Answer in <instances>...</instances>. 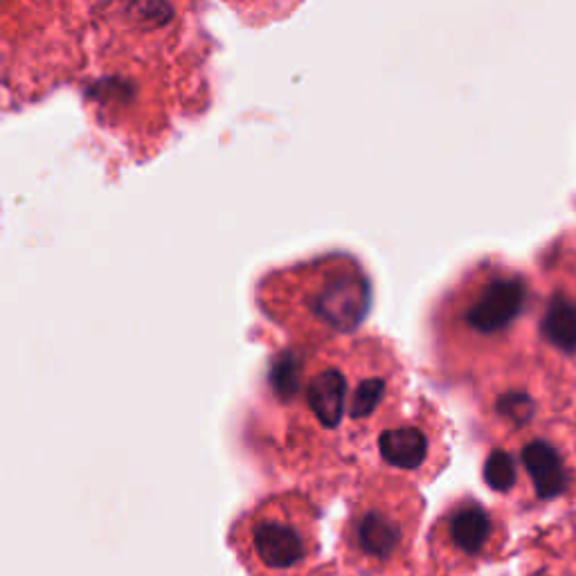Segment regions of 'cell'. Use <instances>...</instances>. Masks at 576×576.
Instances as JSON below:
<instances>
[{"label":"cell","instance_id":"cell-3","mask_svg":"<svg viewBox=\"0 0 576 576\" xmlns=\"http://www.w3.org/2000/svg\"><path fill=\"white\" fill-rule=\"evenodd\" d=\"M426 503L420 484L365 468L347 501L338 556L358 576H415V545Z\"/></svg>","mask_w":576,"mask_h":576},{"label":"cell","instance_id":"cell-4","mask_svg":"<svg viewBox=\"0 0 576 576\" xmlns=\"http://www.w3.org/2000/svg\"><path fill=\"white\" fill-rule=\"evenodd\" d=\"M228 545L249 576H300L320 556V507L304 488L273 493L243 509Z\"/></svg>","mask_w":576,"mask_h":576},{"label":"cell","instance_id":"cell-2","mask_svg":"<svg viewBox=\"0 0 576 576\" xmlns=\"http://www.w3.org/2000/svg\"><path fill=\"white\" fill-rule=\"evenodd\" d=\"M255 304L289 345H324L358 332L372 309V280L354 255L326 253L266 273Z\"/></svg>","mask_w":576,"mask_h":576},{"label":"cell","instance_id":"cell-5","mask_svg":"<svg viewBox=\"0 0 576 576\" xmlns=\"http://www.w3.org/2000/svg\"><path fill=\"white\" fill-rule=\"evenodd\" d=\"M444 420L424 394L410 396L378 428L367 466L428 484L446 466Z\"/></svg>","mask_w":576,"mask_h":576},{"label":"cell","instance_id":"cell-10","mask_svg":"<svg viewBox=\"0 0 576 576\" xmlns=\"http://www.w3.org/2000/svg\"><path fill=\"white\" fill-rule=\"evenodd\" d=\"M484 482L491 491L496 493H509L518 482V468L512 453L496 448L491 451L484 462Z\"/></svg>","mask_w":576,"mask_h":576},{"label":"cell","instance_id":"cell-6","mask_svg":"<svg viewBox=\"0 0 576 576\" xmlns=\"http://www.w3.org/2000/svg\"><path fill=\"white\" fill-rule=\"evenodd\" d=\"M527 304V284L514 275L484 277L475 289L453 291L435 311V343L459 334L493 338L509 332Z\"/></svg>","mask_w":576,"mask_h":576},{"label":"cell","instance_id":"cell-8","mask_svg":"<svg viewBox=\"0 0 576 576\" xmlns=\"http://www.w3.org/2000/svg\"><path fill=\"white\" fill-rule=\"evenodd\" d=\"M540 332L556 350L576 354V302L563 293H556L547 304Z\"/></svg>","mask_w":576,"mask_h":576},{"label":"cell","instance_id":"cell-11","mask_svg":"<svg viewBox=\"0 0 576 576\" xmlns=\"http://www.w3.org/2000/svg\"><path fill=\"white\" fill-rule=\"evenodd\" d=\"M496 415L521 428L534 417V401L525 392H505L496 401Z\"/></svg>","mask_w":576,"mask_h":576},{"label":"cell","instance_id":"cell-9","mask_svg":"<svg viewBox=\"0 0 576 576\" xmlns=\"http://www.w3.org/2000/svg\"><path fill=\"white\" fill-rule=\"evenodd\" d=\"M228 6L251 26H264L291 14L300 0H228Z\"/></svg>","mask_w":576,"mask_h":576},{"label":"cell","instance_id":"cell-1","mask_svg":"<svg viewBox=\"0 0 576 576\" xmlns=\"http://www.w3.org/2000/svg\"><path fill=\"white\" fill-rule=\"evenodd\" d=\"M405 387V365L383 336L286 345L269 363L245 439L269 471L304 491L336 493L365 471Z\"/></svg>","mask_w":576,"mask_h":576},{"label":"cell","instance_id":"cell-7","mask_svg":"<svg viewBox=\"0 0 576 576\" xmlns=\"http://www.w3.org/2000/svg\"><path fill=\"white\" fill-rule=\"evenodd\" d=\"M521 462L534 482L536 496L554 501L567 488V471L554 446L543 439L527 444L521 453Z\"/></svg>","mask_w":576,"mask_h":576},{"label":"cell","instance_id":"cell-12","mask_svg":"<svg viewBox=\"0 0 576 576\" xmlns=\"http://www.w3.org/2000/svg\"><path fill=\"white\" fill-rule=\"evenodd\" d=\"M300 576H358V574H354L352 569H347L343 565H336V563H324V565L306 569Z\"/></svg>","mask_w":576,"mask_h":576}]
</instances>
